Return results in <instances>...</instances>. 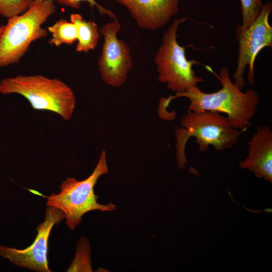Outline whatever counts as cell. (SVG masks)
Returning a JSON list of instances; mask_svg holds the SVG:
<instances>
[{
    "instance_id": "cell-2",
    "label": "cell",
    "mask_w": 272,
    "mask_h": 272,
    "mask_svg": "<svg viewBox=\"0 0 272 272\" xmlns=\"http://www.w3.org/2000/svg\"><path fill=\"white\" fill-rule=\"evenodd\" d=\"M180 122L181 126L176 128L175 135L177 163L181 169L185 168L188 163L185 149L191 137L195 138L202 152H207L209 146L222 152L232 148L245 131L235 128L226 116L212 111H189L182 117Z\"/></svg>"
},
{
    "instance_id": "cell-16",
    "label": "cell",
    "mask_w": 272,
    "mask_h": 272,
    "mask_svg": "<svg viewBox=\"0 0 272 272\" xmlns=\"http://www.w3.org/2000/svg\"><path fill=\"white\" fill-rule=\"evenodd\" d=\"M243 28L247 27L258 16L262 8L261 0H240Z\"/></svg>"
},
{
    "instance_id": "cell-15",
    "label": "cell",
    "mask_w": 272,
    "mask_h": 272,
    "mask_svg": "<svg viewBox=\"0 0 272 272\" xmlns=\"http://www.w3.org/2000/svg\"><path fill=\"white\" fill-rule=\"evenodd\" d=\"M33 0H0V15L10 19L25 12Z\"/></svg>"
},
{
    "instance_id": "cell-8",
    "label": "cell",
    "mask_w": 272,
    "mask_h": 272,
    "mask_svg": "<svg viewBox=\"0 0 272 272\" xmlns=\"http://www.w3.org/2000/svg\"><path fill=\"white\" fill-rule=\"evenodd\" d=\"M121 27L116 18L105 24L99 30L104 40L98 61V70L105 83L115 88L124 84L133 66L129 46L117 37Z\"/></svg>"
},
{
    "instance_id": "cell-9",
    "label": "cell",
    "mask_w": 272,
    "mask_h": 272,
    "mask_svg": "<svg viewBox=\"0 0 272 272\" xmlns=\"http://www.w3.org/2000/svg\"><path fill=\"white\" fill-rule=\"evenodd\" d=\"M64 219L65 215L62 211L53 207L47 206L44 221L37 228V234L33 243L23 249L1 246L0 255L21 267L36 271H50L47 256L48 238L53 226Z\"/></svg>"
},
{
    "instance_id": "cell-17",
    "label": "cell",
    "mask_w": 272,
    "mask_h": 272,
    "mask_svg": "<svg viewBox=\"0 0 272 272\" xmlns=\"http://www.w3.org/2000/svg\"><path fill=\"white\" fill-rule=\"evenodd\" d=\"M58 4L67 6L74 9H79L80 8L81 3L83 2H87L90 8L93 9L96 7L99 13L101 15H107L111 18L116 19V16L114 13L108 9H107L99 4L95 0H54Z\"/></svg>"
},
{
    "instance_id": "cell-3",
    "label": "cell",
    "mask_w": 272,
    "mask_h": 272,
    "mask_svg": "<svg viewBox=\"0 0 272 272\" xmlns=\"http://www.w3.org/2000/svg\"><path fill=\"white\" fill-rule=\"evenodd\" d=\"M0 93L23 96L36 110L55 113L64 120H70L76 100L72 88L62 81L41 75H19L3 79Z\"/></svg>"
},
{
    "instance_id": "cell-7",
    "label": "cell",
    "mask_w": 272,
    "mask_h": 272,
    "mask_svg": "<svg viewBox=\"0 0 272 272\" xmlns=\"http://www.w3.org/2000/svg\"><path fill=\"white\" fill-rule=\"evenodd\" d=\"M272 11V3L263 4L256 19L246 28L238 24L235 30L239 48L237 67L232 75L235 84L240 89L244 86V77L246 66H248L247 80L254 84V65L256 57L265 47H272V27L269 17Z\"/></svg>"
},
{
    "instance_id": "cell-11",
    "label": "cell",
    "mask_w": 272,
    "mask_h": 272,
    "mask_svg": "<svg viewBox=\"0 0 272 272\" xmlns=\"http://www.w3.org/2000/svg\"><path fill=\"white\" fill-rule=\"evenodd\" d=\"M248 145L247 156L239 163V167L271 183L272 131L270 128L257 127Z\"/></svg>"
},
{
    "instance_id": "cell-6",
    "label": "cell",
    "mask_w": 272,
    "mask_h": 272,
    "mask_svg": "<svg viewBox=\"0 0 272 272\" xmlns=\"http://www.w3.org/2000/svg\"><path fill=\"white\" fill-rule=\"evenodd\" d=\"M188 19L183 17L173 21L164 33L162 43L155 57L159 81L166 83L167 87L176 93H183L203 81L192 69L194 64L201 63L195 59L188 60L185 47L181 46L177 41L179 26Z\"/></svg>"
},
{
    "instance_id": "cell-10",
    "label": "cell",
    "mask_w": 272,
    "mask_h": 272,
    "mask_svg": "<svg viewBox=\"0 0 272 272\" xmlns=\"http://www.w3.org/2000/svg\"><path fill=\"white\" fill-rule=\"evenodd\" d=\"M125 7L138 26L157 30L179 12L180 0H115Z\"/></svg>"
},
{
    "instance_id": "cell-13",
    "label": "cell",
    "mask_w": 272,
    "mask_h": 272,
    "mask_svg": "<svg viewBox=\"0 0 272 272\" xmlns=\"http://www.w3.org/2000/svg\"><path fill=\"white\" fill-rule=\"evenodd\" d=\"M47 31L51 34L48 43L56 47L62 44L71 45L77 40V31L75 24L66 19H61L49 26Z\"/></svg>"
},
{
    "instance_id": "cell-18",
    "label": "cell",
    "mask_w": 272,
    "mask_h": 272,
    "mask_svg": "<svg viewBox=\"0 0 272 272\" xmlns=\"http://www.w3.org/2000/svg\"><path fill=\"white\" fill-rule=\"evenodd\" d=\"M5 25H4L0 26V35H1L2 32H3L4 29H5Z\"/></svg>"
},
{
    "instance_id": "cell-14",
    "label": "cell",
    "mask_w": 272,
    "mask_h": 272,
    "mask_svg": "<svg viewBox=\"0 0 272 272\" xmlns=\"http://www.w3.org/2000/svg\"><path fill=\"white\" fill-rule=\"evenodd\" d=\"M91 249L87 239L82 238L78 242L76 254L67 271H92Z\"/></svg>"
},
{
    "instance_id": "cell-12",
    "label": "cell",
    "mask_w": 272,
    "mask_h": 272,
    "mask_svg": "<svg viewBox=\"0 0 272 272\" xmlns=\"http://www.w3.org/2000/svg\"><path fill=\"white\" fill-rule=\"evenodd\" d=\"M70 21L75 24L77 28L76 51L87 53L93 50L96 47L100 38L96 23L92 21L86 20L82 15L77 13L71 14Z\"/></svg>"
},
{
    "instance_id": "cell-1",
    "label": "cell",
    "mask_w": 272,
    "mask_h": 272,
    "mask_svg": "<svg viewBox=\"0 0 272 272\" xmlns=\"http://www.w3.org/2000/svg\"><path fill=\"white\" fill-rule=\"evenodd\" d=\"M206 67L219 79L222 85L220 90L213 93H205L196 86L183 93L161 98L160 105L165 109L173 99L185 97L189 100V111H212L226 114L233 127L246 131L250 126V121L257 111L260 101L258 93L253 89L242 92L231 80L227 67L221 69L219 76L210 66Z\"/></svg>"
},
{
    "instance_id": "cell-4",
    "label": "cell",
    "mask_w": 272,
    "mask_h": 272,
    "mask_svg": "<svg viewBox=\"0 0 272 272\" xmlns=\"http://www.w3.org/2000/svg\"><path fill=\"white\" fill-rule=\"evenodd\" d=\"M56 10L53 0H33L25 12L8 19L0 35V67L18 63L32 42L48 35L42 25Z\"/></svg>"
},
{
    "instance_id": "cell-5",
    "label": "cell",
    "mask_w": 272,
    "mask_h": 272,
    "mask_svg": "<svg viewBox=\"0 0 272 272\" xmlns=\"http://www.w3.org/2000/svg\"><path fill=\"white\" fill-rule=\"evenodd\" d=\"M108 172L106 154L103 149L96 167L88 177L80 181L68 177L61 184L59 193L43 195L47 199V206L53 207L62 211L66 224L72 230L80 224L83 216L90 211H114L116 207L112 202L107 205L99 203L98 197L94 191L99 178Z\"/></svg>"
}]
</instances>
